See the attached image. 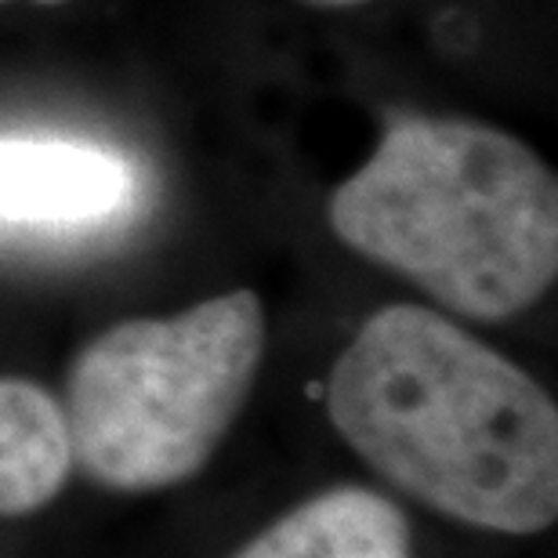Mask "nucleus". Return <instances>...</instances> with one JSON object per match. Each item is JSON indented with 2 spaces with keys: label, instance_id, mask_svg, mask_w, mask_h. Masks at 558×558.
<instances>
[{
  "label": "nucleus",
  "instance_id": "4",
  "mask_svg": "<svg viewBox=\"0 0 558 558\" xmlns=\"http://www.w3.org/2000/svg\"><path fill=\"white\" fill-rule=\"evenodd\" d=\"M131 171L113 153L62 138H0V221L84 226L131 199Z\"/></svg>",
  "mask_w": 558,
  "mask_h": 558
},
{
  "label": "nucleus",
  "instance_id": "3",
  "mask_svg": "<svg viewBox=\"0 0 558 558\" xmlns=\"http://www.w3.org/2000/svg\"><path fill=\"white\" fill-rule=\"evenodd\" d=\"M262 352L265 308L254 290L102 330L65 377L73 464L131 494L196 475L247 403Z\"/></svg>",
  "mask_w": 558,
  "mask_h": 558
},
{
  "label": "nucleus",
  "instance_id": "1",
  "mask_svg": "<svg viewBox=\"0 0 558 558\" xmlns=\"http://www.w3.org/2000/svg\"><path fill=\"white\" fill-rule=\"evenodd\" d=\"M327 410L366 464L442 515L497 533L558 515L555 403L439 312H374L333 363Z\"/></svg>",
  "mask_w": 558,
  "mask_h": 558
},
{
  "label": "nucleus",
  "instance_id": "2",
  "mask_svg": "<svg viewBox=\"0 0 558 558\" xmlns=\"http://www.w3.org/2000/svg\"><path fill=\"white\" fill-rule=\"evenodd\" d=\"M330 229L468 319H511L558 276V182L530 145L453 117H392L330 196Z\"/></svg>",
  "mask_w": 558,
  "mask_h": 558
},
{
  "label": "nucleus",
  "instance_id": "8",
  "mask_svg": "<svg viewBox=\"0 0 558 558\" xmlns=\"http://www.w3.org/2000/svg\"><path fill=\"white\" fill-rule=\"evenodd\" d=\"M0 4H15V0H0ZM33 4H65V0H33Z\"/></svg>",
  "mask_w": 558,
  "mask_h": 558
},
{
  "label": "nucleus",
  "instance_id": "5",
  "mask_svg": "<svg viewBox=\"0 0 558 558\" xmlns=\"http://www.w3.org/2000/svg\"><path fill=\"white\" fill-rule=\"evenodd\" d=\"M236 558H414V551L392 500L341 486L272 522Z\"/></svg>",
  "mask_w": 558,
  "mask_h": 558
},
{
  "label": "nucleus",
  "instance_id": "6",
  "mask_svg": "<svg viewBox=\"0 0 558 558\" xmlns=\"http://www.w3.org/2000/svg\"><path fill=\"white\" fill-rule=\"evenodd\" d=\"M70 468L62 407L33 381L0 377V515L44 508Z\"/></svg>",
  "mask_w": 558,
  "mask_h": 558
},
{
  "label": "nucleus",
  "instance_id": "7",
  "mask_svg": "<svg viewBox=\"0 0 558 558\" xmlns=\"http://www.w3.org/2000/svg\"><path fill=\"white\" fill-rule=\"evenodd\" d=\"M308 4H319V8H355V4H366V0H308Z\"/></svg>",
  "mask_w": 558,
  "mask_h": 558
}]
</instances>
